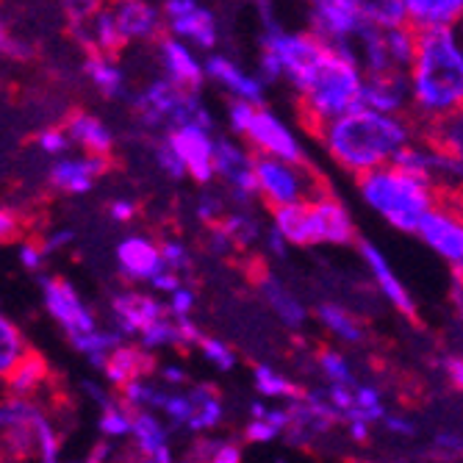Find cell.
<instances>
[{
  "label": "cell",
  "instance_id": "56",
  "mask_svg": "<svg viewBox=\"0 0 463 463\" xmlns=\"http://www.w3.org/2000/svg\"><path fill=\"white\" fill-rule=\"evenodd\" d=\"M134 463H153V460H145V458H137Z\"/></svg>",
  "mask_w": 463,
  "mask_h": 463
},
{
  "label": "cell",
  "instance_id": "40",
  "mask_svg": "<svg viewBox=\"0 0 463 463\" xmlns=\"http://www.w3.org/2000/svg\"><path fill=\"white\" fill-rule=\"evenodd\" d=\"M197 350H200V355H203L208 364H212L217 372H233L236 364H239L233 347H231L228 342L217 339V335H205V333H203V339H200Z\"/></svg>",
  "mask_w": 463,
  "mask_h": 463
},
{
  "label": "cell",
  "instance_id": "14",
  "mask_svg": "<svg viewBox=\"0 0 463 463\" xmlns=\"http://www.w3.org/2000/svg\"><path fill=\"white\" fill-rule=\"evenodd\" d=\"M205 78L228 98L244 100L252 106H267V83L259 78L256 70H247L239 59L225 51H214L205 56Z\"/></svg>",
  "mask_w": 463,
  "mask_h": 463
},
{
  "label": "cell",
  "instance_id": "42",
  "mask_svg": "<svg viewBox=\"0 0 463 463\" xmlns=\"http://www.w3.org/2000/svg\"><path fill=\"white\" fill-rule=\"evenodd\" d=\"M153 156H156L158 170H161L166 178H173V181L186 178V166H184V161L178 158V153L173 150V145H170V139H166V137L156 139V145H153Z\"/></svg>",
  "mask_w": 463,
  "mask_h": 463
},
{
  "label": "cell",
  "instance_id": "58",
  "mask_svg": "<svg viewBox=\"0 0 463 463\" xmlns=\"http://www.w3.org/2000/svg\"><path fill=\"white\" fill-rule=\"evenodd\" d=\"M458 33H460V42H463V25H460V28H458Z\"/></svg>",
  "mask_w": 463,
  "mask_h": 463
},
{
  "label": "cell",
  "instance_id": "39",
  "mask_svg": "<svg viewBox=\"0 0 463 463\" xmlns=\"http://www.w3.org/2000/svg\"><path fill=\"white\" fill-rule=\"evenodd\" d=\"M92 45L98 48V53H106V56H111L114 51H119V48L125 45L111 9H103V12L92 20Z\"/></svg>",
  "mask_w": 463,
  "mask_h": 463
},
{
  "label": "cell",
  "instance_id": "27",
  "mask_svg": "<svg viewBox=\"0 0 463 463\" xmlns=\"http://www.w3.org/2000/svg\"><path fill=\"white\" fill-rule=\"evenodd\" d=\"M64 131H67L72 145L87 150V156L111 158V153H114V134H111L109 125L100 122L98 117H92L87 111H72L67 117Z\"/></svg>",
  "mask_w": 463,
  "mask_h": 463
},
{
  "label": "cell",
  "instance_id": "33",
  "mask_svg": "<svg viewBox=\"0 0 463 463\" xmlns=\"http://www.w3.org/2000/svg\"><path fill=\"white\" fill-rule=\"evenodd\" d=\"M28 353L31 345L25 342L23 330L6 314H0V381H6Z\"/></svg>",
  "mask_w": 463,
  "mask_h": 463
},
{
  "label": "cell",
  "instance_id": "46",
  "mask_svg": "<svg viewBox=\"0 0 463 463\" xmlns=\"http://www.w3.org/2000/svg\"><path fill=\"white\" fill-rule=\"evenodd\" d=\"M64 12L72 20V28H80L83 23H92L103 9L100 0H64Z\"/></svg>",
  "mask_w": 463,
  "mask_h": 463
},
{
  "label": "cell",
  "instance_id": "59",
  "mask_svg": "<svg viewBox=\"0 0 463 463\" xmlns=\"http://www.w3.org/2000/svg\"><path fill=\"white\" fill-rule=\"evenodd\" d=\"M458 278H460V280H463V272H458Z\"/></svg>",
  "mask_w": 463,
  "mask_h": 463
},
{
  "label": "cell",
  "instance_id": "20",
  "mask_svg": "<svg viewBox=\"0 0 463 463\" xmlns=\"http://www.w3.org/2000/svg\"><path fill=\"white\" fill-rule=\"evenodd\" d=\"M111 314L117 319V327L122 335H142L150 325H156L158 319L170 317L166 306L145 291H119L111 298Z\"/></svg>",
  "mask_w": 463,
  "mask_h": 463
},
{
  "label": "cell",
  "instance_id": "61",
  "mask_svg": "<svg viewBox=\"0 0 463 463\" xmlns=\"http://www.w3.org/2000/svg\"><path fill=\"white\" fill-rule=\"evenodd\" d=\"M460 463H463V460H460Z\"/></svg>",
  "mask_w": 463,
  "mask_h": 463
},
{
  "label": "cell",
  "instance_id": "21",
  "mask_svg": "<svg viewBox=\"0 0 463 463\" xmlns=\"http://www.w3.org/2000/svg\"><path fill=\"white\" fill-rule=\"evenodd\" d=\"M111 12L122 42H158L164 36L161 6H153L150 0H114Z\"/></svg>",
  "mask_w": 463,
  "mask_h": 463
},
{
  "label": "cell",
  "instance_id": "2",
  "mask_svg": "<svg viewBox=\"0 0 463 463\" xmlns=\"http://www.w3.org/2000/svg\"><path fill=\"white\" fill-rule=\"evenodd\" d=\"M411 119L419 134L463 111V42L458 31H422L408 67Z\"/></svg>",
  "mask_w": 463,
  "mask_h": 463
},
{
  "label": "cell",
  "instance_id": "29",
  "mask_svg": "<svg viewBox=\"0 0 463 463\" xmlns=\"http://www.w3.org/2000/svg\"><path fill=\"white\" fill-rule=\"evenodd\" d=\"M4 383H6V389H9L12 397L36 400L39 394H45L56 383V374L51 372L48 361L31 347V353L20 361V366L6 377Z\"/></svg>",
  "mask_w": 463,
  "mask_h": 463
},
{
  "label": "cell",
  "instance_id": "5",
  "mask_svg": "<svg viewBox=\"0 0 463 463\" xmlns=\"http://www.w3.org/2000/svg\"><path fill=\"white\" fill-rule=\"evenodd\" d=\"M269 225L288 241V247H350L358 244V231L345 203L330 189L308 203L283 205L269 212Z\"/></svg>",
  "mask_w": 463,
  "mask_h": 463
},
{
  "label": "cell",
  "instance_id": "52",
  "mask_svg": "<svg viewBox=\"0 0 463 463\" xmlns=\"http://www.w3.org/2000/svg\"><path fill=\"white\" fill-rule=\"evenodd\" d=\"M264 247H267V252L272 259H286L288 256V241L269 225L267 228V233H264Z\"/></svg>",
  "mask_w": 463,
  "mask_h": 463
},
{
  "label": "cell",
  "instance_id": "54",
  "mask_svg": "<svg viewBox=\"0 0 463 463\" xmlns=\"http://www.w3.org/2000/svg\"><path fill=\"white\" fill-rule=\"evenodd\" d=\"M0 51L4 53H12V56H25V51L20 45H14V42L4 33V28H0Z\"/></svg>",
  "mask_w": 463,
  "mask_h": 463
},
{
  "label": "cell",
  "instance_id": "1",
  "mask_svg": "<svg viewBox=\"0 0 463 463\" xmlns=\"http://www.w3.org/2000/svg\"><path fill=\"white\" fill-rule=\"evenodd\" d=\"M314 137L339 170L361 178L394 164V158L419 139V128L411 117H392L358 106L325 122Z\"/></svg>",
  "mask_w": 463,
  "mask_h": 463
},
{
  "label": "cell",
  "instance_id": "4",
  "mask_svg": "<svg viewBox=\"0 0 463 463\" xmlns=\"http://www.w3.org/2000/svg\"><path fill=\"white\" fill-rule=\"evenodd\" d=\"M355 189L377 217L386 220L400 233L411 236L419 233V225L439 203V192L433 184L400 170L397 164L355 178Z\"/></svg>",
  "mask_w": 463,
  "mask_h": 463
},
{
  "label": "cell",
  "instance_id": "8",
  "mask_svg": "<svg viewBox=\"0 0 463 463\" xmlns=\"http://www.w3.org/2000/svg\"><path fill=\"white\" fill-rule=\"evenodd\" d=\"M256 184L267 212L283 205L308 203L330 189L327 181L317 170H311L308 161L294 164L272 156H256Z\"/></svg>",
  "mask_w": 463,
  "mask_h": 463
},
{
  "label": "cell",
  "instance_id": "50",
  "mask_svg": "<svg viewBox=\"0 0 463 463\" xmlns=\"http://www.w3.org/2000/svg\"><path fill=\"white\" fill-rule=\"evenodd\" d=\"M137 214H139V205L134 200H128V197H117V200L109 203V217L114 222H134Z\"/></svg>",
  "mask_w": 463,
  "mask_h": 463
},
{
  "label": "cell",
  "instance_id": "16",
  "mask_svg": "<svg viewBox=\"0 0 463 463\" xmlns=\"http://www.w3.org/2000/svg\"><path fill=\"white\" fill-rule=\"evenodd\" d=\"M156 56H158L161 78L173 80L175 87H181L186 92H200L203 83L208 80L205 78V56L170 33H164L156 42Z\"/></svg>",
  "mask_w": 463,
  "mask_h": 463
},
{
  "label": "cell",
  "instance_id": "37",
  "mask_svg": "<svg viewBox=\"0 0 463 463\" xmlns=\"http://www.w3.org/2000/svg\"><path fill=\"white\" fill-rule=\"evenodd\" d=\"M220 228L231 236V241L239 250L256 244L261 239V222L256 220V214H252L250 208H236V212H228L225 220L220 222Z\"/></svg>",
  "mask_w": 463,
  "mask_h": 463
},
{
  "label": "cell",
  "instance_id": "9",
  "mask_svg": "<svg viewBox=\"0 0 463 463\" xmlns=\"http://www.w3.org/2000/svg\"><path fill=\"white\" fill-rule=\"evenodd\" d=\"M306 6V28L327 48L355 53V42L377 28L369 0H311Z\"/></svg>",
  "mask_w": 463,
  "mask_h": 463
},
{
  "label": "cell",
  "instance_id": "11",
  "mask_svg": "<svg viewBox=\"0 0 463 463\" xmlns=\"http://www.w3.org/2000/svg\"><path fill=\"white\" fill-rule=\"evenodd\" d=\"M241 142L256 156H272V158H283V161H294V164L308 161L298 131L267 106H259L252 111V119L247 125Z\"/></svg>",
  "mask_w": 463,
  "mask_h": 463
},
{
  "label": "cell",
  "instance_id": "26",
  "mask_svg": "<svg viewBox=\"0 0 463 463\" xmlns=\"http://www.w3.org/2000/svg\"><path fill=\"white\" fill-rule=\"evenodd\" d=\"M153 369H156V358L142 345H119L103 366L109 383L117 392L134 381H142V377H150Z\"/></svg>",
  "mask_w": 463,
  "mask_h": 463
},
{
  "label": "cell",
  "instance_id": "49",
  "mask_svg": "<svg viewBox=\"0 0 463 463\" xmlns=\"http://www.w3.org/2000/svg\"><path fill=\"white\" fill-rule=\"evenodd\" d=\"M70 145H72V142H70L67 131L48 128V131H42V134H39V147L45 150V153H51V156L67 153V147H70Z\"/></svg>",
  "mask_w": 463,
  "mask_h": 463
},
{
  "label": "cell",
  "instance_id": "7",
  "mask_svg": "<svg viewBox=\"0 0 463 463\" xmlns=\"http://www.w3.org/2000/svg\"><path fill=\"white\" fill-rule=\"evenodd\" d=\"M327 45L308 31V28H286L275 25L259 33V59L256 72L267 87H286L294 92L311 72V67L322 59Z\"/></svg>",
  "mask_w": 463,
  "mask_h": 463
},
{
  "label": "cell",
  "instance_id": "45",
  "mask_svg": "<svg viewBox=\"0 0 463 463\" xmlns=\"http://www.w3.org/2000/svg\"><path fill=\"white\" fill-rule=\"evenodd\" d=\"M12 241H25V220L12 208H0V244Z\"/></svg>",
  "mask_w": 463,
  "mask_h": 463
},
{
  "label": "cell",
  "instance_id": "32",
  "mask_svg": "<svg viewBox=\"0 0 463 463\" xmlns=\"http://www.w3.org/2000/svg\"><path fill=\"white\" fill-rule=\"evenodd\" d=\"M186 463H244V449L236 439L197 436L189 447Z\"/></svg>",
  "mask_w": 463,
  "mask_h": 463
},
{
  "label": "cell",
  "instance_id": "44",
  "mask_svg": "<svg viewBox=\"0 0 463 463\" xmlns=\"http://www.w3.org/2000/svg\"><path fill=\"white\" fill-rule=\"evenodd\" d=\"M225 197L222 194H200L197 200V217L208 225V228H214L225 220Z\"/></svg>",
  "mask_w": 463,
  "mask_h": 463
},
{
  "label": "cell",
  "instance_id": "53",
  "mask_svg": "<svg viewBox=\"0 0 463 463\" xmlns=\"http://www.w3.org/2000/svg\"><path fill=\"white\" fill-rule=\"evenodd\" d=\"M161 381L170 383V386H184L186 383V372L184 369H175V366H164L161 369Z\"/></svg>",
  "mask_w": 463,
  "mask_h": 463
},
{
  "label": "cell",
  "instance_id": "19",
  "mask_svg": "<svg viewBox=\"0 0 463 463\" xmlns=\"http://www.w3.org/2000/svg\"><path fill=\"white\" fill-rule=\"evenodd\" d=\"M361 106L392 114V117H411V87L408 72H377L366 75Z\"/></svg>",
  "mask_w": 463,
  "mask_h": 463
},
{
  "label": "cell",
  "instance_id": "24",
  "mask_svg": "<svg viewBox=\"0 0 463 463\" xmlns=\"http://www.w3.org/2000/svg\"><path fill=\"white\" fill-rule=\"evenodd\" d=\"M408 25L422 31H458L463 25V0H405Z\"/></svg>",
  "mask_w": 463,
  "mask_h": 463
},
{
  "label": "cell",
  "instance_id": "6",
  "mask_svg": "<svg viewBox=\"0 0 463 463\" xmlns=\"http://www.w3.org/2000/svg\"><path fill=\"white\" fill-rule=\"evenodd\" d=\"M61 436L39 400H0V458L17 463H59Z\"/></svg>",
  "mask_w": 463,
  "mask_h": 463
},
{
  "label": "cell",
  "instance_id": "38",
  "mask_svg": "<svg viewBox=\"0 0 463 463\" xmlns=\"http://www.w3.org/2000/svg\"><path fill=\"white\" fill-rule=\"evenodd\" d=\"M134 430V411L125 408L119 400H111L100 408V433L106 436V441L114 439H128Z\"/></svg>",
  "mask_w": 463,
  "mask_h": 463
},
{
  "label": "cell",
  "instance_id": "25",
  "mask_svg": "<svg viewBox=\"0 0 463 463\" xmlns=\"http://www.w3.org/2000/svg\"><path fill=\"white\" fill-rule=\"evenodd\" d=\"M137 455L153 463H175L170 449V428H166L156 411H134V430H131Z\"/></svg>",
  "mask_w": 463,
  "mask_h": 463
},
{
  "label": "cell",
  "instance_id": "22",
  "mask_svg": "<svg viewBox=\"0 0 463 463\" xmlns=\"http://www.w3.org/2000/svg\"><path fill=\"white\" fill-rule=\"evenodd\" d=\"M117 264L125 278L137 283H153L166 269L161 247L147 236H125L117 247Z\"/></svg>",
  "mask_w": 463,
  "mask_h": 463
},
{
  "label": "cell",
  "instance_id": "10",
  "mask_svg": "<svg viewBox=\"0 0 463 463\" xmlns=\"http://www.w3.org/2000/svg\"><path fill=\"white\" fill-rule=\"evenodd\" d=\"M166 33L186 42L200 53H214L220 51L222 42V23L220 17L203 6L200 0H164L161 4Z\"/></svg>",
  "mask_w": 463,
  "mask_h": 463
},
{
  "label": "cell",
  "instance_id": "12",
  "mask_svg": "<svg viewBox=\"0 0 463 463\" xmlns=\"http://www.w3.org/2000/svg\"><path fill=\"white\" fill-rule=\"evenodd\" d=\"M217 178L239 208H250L259 197L256 153L231 134L217 137Z\"/></svg>",
  "mask_w": 463,
  "mask_h": 463
},
{
  "label": "cell",
  "instance_id": "51",
  "mask_svg": "<svg viewBox=\"0 0 463 463\" xmlns=\"http://www.w3.org/2000/svg\"><path fill=\"white\" fill-rule=\"evenodd\" d=\"M392 436H400V439H413L416 436V425L411 422V419H402V416H392L386 413V419L381 422Z\"/></svg>",
  "mask_w": 463,
  "mask_h": 463
},
{
  "label": "cell",
  "instance_id": "55",
  "mask_svg": "<svg viewBox=\"0 0 463 463\" xmlns=\"http://www.w3.org/2000/svg\"><path fill=\"white\" fill-rule=\"evenodd\" d=\"M347 463H374V460H361V458H353V460H347Z\"/></svg>",
  "mask_w": 463,
  "mask_h": 463
},
{
  "label": "cell",
  "instance_id": "3",
  "mask_svg": "<svg viewBox=\"0 0 463 463\" xmlns=\"http://www.w3.org/2000/svg\"><path fill=\"white\" fill-rule=\"evenodd\" d=\"M364 80L366 72L353 51L325 48L322 59L311 67L300 87L291 92L306 128L317 134L325 122L358 109Z\"/></svg>",
  "mask_w": 463,
  "mask_h": 463
},
{
  "label": "cell",
  "instance_id": "17",
  "mask_svg": "<svg viewBox=\"0 0 463 463\" xmlns=\"http://www.w3.org/2000/svg\"><path fill=\"white\" fill-rule=\"evenodd\" d=\"M358 252H361V259H364V264H366V269H369V275H372V280H374L377 291H381L383 298L392 303V308H394L397 314H402L408 322H413V325H416V322H419L416 303H413V298L408 294L405 283L394 275V269H392L389 259H386L383 252L377 250L372 241H366V239H358Z\"/></svg>",
  "mask_w": 463,
  "mask_h": 463
},
{
  "label": "cell",
  "instance_id": "31",
  "mask_svg": "<svg viewBox=\"0 0 463 463\" xmlns=\"http://www.w3.org/2000/svg\"><path fill=\"white\" fill-rule=\"evenodd\" d=\"M83 70H87L90 80L95 83V90H98L106 100L128 98V80H125L122 67H119L111 56L95 51V53L87 59V64H83Z\"/></svg>",
  "mask_w": 463,
  "mask_h": 463
},
{
  "label": "cell",
  "instance_id": "30",
  "mask_svg": "<svg viewBox=\"0 0 463 463\" xmlns=\"http://www.w3.org/2000/svg\"><path fill=\"white\" fill-rule=\"evenodd\" d=\"M189 400H192V422H189V433L205 436L217 430L225 422V400L220 394L217 386L212 383H197L189 389Z\"/></svg>",
  "mask_w": 463,
  "mask_h": 463
},
{
  "label": "cell",
  "instance_id": "13",
  "mask_svg": "<svg viewBox=\"0 0 463 463\" xmlns=\"http://www.w3.org/2000/svg\"><path fill=\"white\" fill-rule=\"evenodd\" d=\"M39 286H42V303H45L48 314L61 325V330L67 333L70 345L83 339V335L100 330L95 314L87 306H83L80 294L75 291V286L70 280L45 275V278L39 280Z\"/></svg>",
  "mask_w": 463,
  "mask_h": 463
},
{
  "label": "cell",
  "instance_id": "35",
  "mask_svg": "<svg viewBox=\"0 0 463 463\" xmlns=\"http://www.w3.org/2000/svg\"><path fill=\"white\" fill-rule=\"evenodd\" d=\"M419 137L428 139L436 150H441L447 156L463 158V111L460 114H452L447 119H439L436 125L425 128Z\"/></svg>",
  "mask_w": 463,
  "mask_h": 463
},
{
  "label": "cell",
  "instance_id": "15",
  "mask_svg": "<svg viewBox=\"0 0 463 463\" xmlns=\"http://www.w3.org/2000/svg\"><path fill=\"white\" fill-rule=\"evenodd\" d=\"M173 150L186 166V178L197 186H208L217 178V137L205 125H181V128L164 134Z\"/></svg>",
  "mask_w": 463,
  "mask_h": 463
},
{
  "label": "cell",
  "instance_id": "41",
  "mask_svg": "<svg viewBox=\"0 0 463 463\" xmlns=\"http://www.w3.org/2000/svg\"><path fill=\"white\" fill-rule=\"evenodd\" d=\"M158 247H161V259H164L166 269L178 272L181 278L192 275V269H194V264H192V252H189V247H186L181 239H164Z\"/></svg>",
  "mask_w": 463,
  "mask_h": 463
},
{
  "label": "cell",
  "instance_id": "60",
  "mask_svg": "<svg viewBox=\"0 0 463 463\" xmlns=\"http://www.w3.org/2000/svg\"><path fill=\"white\" fill-rule=\"evenodd\" d=\"M303 4H311V0H303Z\"/></svg>",
  "mask_w": 463,
  "mask_h": 463
},
{
  "label": "cell",
  "instance_id": "36",
  "mask_svg": "<svg viewBox=\"0 0 463 463\" xmlns=\"http://www.w3.org/2000/svg\"><path fill=\"white\" fill-rule=\"evenodd\" d=\"M314 361H317V369L319 374L327 381V386H355V372H353V364L347 361L345 353H339L335 347H317L314 353Z\"/></svg>",
  "mask_w": 463,
  "mask_h": 463
},
{
  "label": "cell",
  "instance_id": "57",
  "mask_svg": "<svg viewBox=\"0 0 463 463\" xmlns=\"http://www.w3.org/2000/svg\"><path fill=\"white\" fill-rule=\"evenodd\" d=\"M0 463H17V460H9V458H0Z\"/></svg>",
  "mask_w": 463,
  "mask_h": 463
},
{
  "label": "cell",
  "instance_id": "18",
  "mask_svg": "<svg viewBox=\"0 0 463 463\" xmlns=\"http://www.w3.org/2000/svg\"><path fill=\"white\" fill-rule=\"evenodd\" d=\"M252 283H256L261 300L267 303V308L278 317L280 325L291 327V330H300L308 322V308L303 306V300L294 294L278 275H272L267 267H256L250 272Z\"/></svg>",
  "mask_w": 463,
  "mask_h": 463
},
{
  "label": "cell",
  "instance_id": "28",
  "mask_svg": "<svg viewBox=\"0 0 463 463\" xmlns=\"http://www.w3.org/2000/svg\"><path fill=\"white\" fill-rule=\"evenodd\" d=\"M314 317L319 319V325L333 335V339H339L342 345L361 347V345L366 342V335H369L364 319H361L355 311H350L347 306L335 303V300H322V303H317Z\"/></svg>",
  "mask_w": 463,
  "mask_h": 463
},
{
  "label": "cell",
  "instance_id": "23",
  "mask_svg": "<svg viewBox=\"0 0 463 463\" xmlns=\"http://www.w3.org/2000/svg\"><path fill=\"white\" fill-rule=\"evenodd\" d=\"M111 166V158L80 156V158H59L51 166V184L64 194H87L98 178H103Z\"/></svg>",
  "mask_w": 463,
  "mask_h": 463
},
{
  "label": "cell",
  "instance_id": "47",
  "mask_svg": "<svg viewBox=\"0 0 463 463\" xmlns=\"http://www.w3.org/2000/svg\"><path fill=\"white\" fill-rule=\"evenodd\" d=\"M194 303H197V291H194L192 286L184 283L175 294H170V303H166V311H170V317H175V319H189Z\"/></svg>",
  "mask_w": 463,
  "mask_h": 463
},
{
  "label": "cell",
  "instance_id": "48",
  "mask_svg": "<svg viewBox=\"0 0 463 463\" xmlns=\"http://www.w3.org/2000/svg\"><path fill=\"white\" fill-rule=\"evenodd\" d=\"M441 369H444V377H447V383L463 394V355L460 353H449L441 358Z\"/></svg>",
  "mask_w": 463,
  "mask_h": 463
},
{
  "label": "cell",
  "instance_id": "43",
  "mask_svg": "<svg viewBox=\"0 0 463 463\" xmlns=\"http://www.w3.org/2000/svg\"><path fill=\"white\" fill-rule=\"evenodd\" d=\"M259 106H252V103H244V100H228L225 103V125H228V131L231 137L241 139L244 131H247V125L252 119V111H256Z\"/></svg>",
  "mask_w": 463,
  "mask_h": 463
},
{
  "label": "cell",
  "instance_id": "34",
  "mask_svg": "<svg viewBox=\"0 0 463 463\" xmlns=\"http://www.w3.org/2000/svg\"><path fill=\"white\" fill-rule=\"evenodd\" d=\"M252 386H256V392L267 400H298L303 394V389L288 381V377L283 372H278L275 366L269 364H256L252 366Z\"/></svg>",
  "mask_w": 463,
  "mask_h": 463
}]
</instances>
